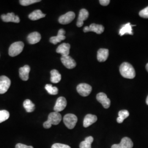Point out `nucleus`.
<instances>
[{"label": "nucleus", "instance_id": "nucleus-1", "mask_svg": "<svg viewBox=\"0 0 148 148\" xmlns=\"http://www.w3.org/2000/svg\"><path fill=\"white\" fill-rule=\"evenodd\" d=\"M120 72L122 77L132 79L136 76V71L132 65L127 62H124L122 64L120 67Z\"/></svg>", "mask_w": 148, "mask_h": 148}, {"label": "nucleus", "instance_id": "nucleus-2", "mask_svg": "<svg viewBox=\"0 0 148 148\" xmlns=\"http://www.w3.org/2000/svg\"><path fill=\"white\" fill-rule=\"evenodd\" d=\"M62 120V115L57 112H53L49 114L47 121L43 123V127L45 128H49L52 125H57Z\"/></svg>", "mask_w": 148, "mask_h": 148}, {"label": "nucleus", "instance_id": "nucleus-3", "mask_svg": "<svg viewBox=\"0 0 148 148\" xmlns=\"http://www.w3.org/2000/svg\"><path fill=\"white\" fill-rule=\"evenodd\" d=\"M24 44L23 42L18 41L11 45L9 48L8 53L11 57H16L19 55L23 50Z\"/></svg>", "mask_w": 148, "mask_h": 148}, {"label": "nucleus", "instance_id": "nucleus-4", "mask_svg": "<svg viewBox=\"0 0 148 148\" xmlns=\"http://www.w3.org/2000/svg\"><path fill=\"white\" fill-rule=\"evenodd\" d=\"M63 121L69 129H73L77 122V117L73 114H68L64 117Z\"/></svg>", "mask_w": 148, "mask_h": 148}, {"label": "nucleus", "instance_id": "nucleus-5", "mask_svg": "<svg viewBox=\"0 0 148 148\" xmlns=\"http://www.w3.org/2000/svg\"><path fill=\"white\" fill-rule=\"evenodd\" d=\"M11 80L5 76H0V94H4L8 90L11 86Z\"/></svg>", "mask_w": 148, "mask_h": 148}, {"label": "nucleus", "instance_id": "nucleus-6", "mask_svg": "<svg viewBox=\"0 0 148 148\" xmlns=\"http://www.w3.org/2000/svg\"><path fill=\"white\" fill-rule=\"evenodd\" d=\"M76 90L79 95L83 97H87L90 95L92 92V88L90 85L82 83L80 84L77 86Z\"/></svg>", "mask_w": 148, "mask_h": 148}, {"label": "nucleus", "instance_id": "nucleus-7", "mask_svg": "<svg viewBox=\"0 0 148 148\" xmlns=\"http://www.w3.org/2000/svg\"><path fill=\"white\" fill-rule=\"evenodd\" d=\"M75 18V14L73 12H68L65 14L60 16L58 19L59 23L61 24H68L73 21Z\"/></svg>", "mask_w": 148, "mask_h": 148}, {"label": "nucleus", "instance_id": "nucleus-8", "mask_svg": "<svg viewBox=\"0 0 148 148\" xmlns=\"http://www.w3.org/2000/svg\"><path fill=\"white\" fill-rule=\"evenodd\" d=\"M84 32H95L97 34H101L104 31V27L102 25L96 24L95 23L91 24L89 27H85L83 30Z\"/></svg>", "mask_w": 148, "mask_h": 148}, {"label": "nucleus", "instance_id": "nucleus-9", "mask_svg": "<svg viewBox=\"0 0 148 148\" xmlns=\"http://www.w3.org/2000/svg\"><path fill=\"white\" fill-rule=\"evenodd\" d=\"M96 98L97 101L102 104L105 109H108L110 107L111 101L105 93L102 92L99 93L97 95Z\"/></svg>", "mask_w": 148, "mask_h": 148}, {"label": "nucleus", "instance_id": "nucleus-10", "mask_svg": "<svg viewBox=\"0 0 148 148\" xmlns=\"http://www.w3.org/2000/svg\"><path fill=\"white\" fill-rule=\"evenodd\" d=\"M67 101L66 99L63 97H60L56 101L55 106H54V110L55 112H60L63 111L66 108Z\"/></svg>", "mask_w": 148, "mask_h": 148}, {"label": "nucleus", "instance_id": "nucleus-11", "mask_svg": "<svg viewBox=\"0 0 148 148\" xmlns=\"http://www.w3.org/2000/svg\"><path fill=\"white\" fill-rule=\"evenodd\" d=\"M60 59L64 65L68 69H73L76 66V63L75 60L69 56L62 57Z\"/></svg>", "mask_w": 148, "mask_h": 148}, {"label": "nucleus", "instance_id": "nucleus-12", "mask_svg": "<svg viewBox=\"0 0 148 148\" xmlns=\"http://www.w3.org/2000/svg\"><path fill=\"white\" fill-rule=\"evenodd\" d=\"M1 18L4 22H13L16 23L20 22L19 17L15 15L14 13H8L7 14H2Z\"/></svg>", "mask_w": 148, "mask_h": 148}, {"label": "nucleus", "instance_id": "nucleus-13", "mask_svg": "<svg viewBox=\"0 0 148 148\" xmlns=\"http://www.w3.org/2000/svg\"><path fill=\"white\" fill-rule=\"evenodd\" d=\"M65 34V31L63 29H60L58 32V34L56 36H53L50 38V42L53 43V45H56L58 43L62 41H63L65 39L66 37Z\"/></svg>", "mask_w": 148, "mask_h": 148}, {"label": "nucleus", "instance_id": "nucleus-14", "mask_svg": "<svg viewBox=\"0 0 148 148\" xmlns=\"http://www.w3.org/2000/svg\"><path fill=\"white\" fill-rule=\"evenodd\" d=\"M89 16V13L86 9H82L79 11V15L77 21V27H82L84 21H86Z\"/></svg>", "mask_w": 148, "mask_h": 148}, {"label": "nucleus", "instance_id": "nucleus-15", "mask_svg": "<svg viewBox=\"0 0 148 148\" xmlns=\"http://www.w3.org/2000/svg\"><path fill=\"white\" fill-rule=\"evenodd\" d=\"M70 45L69 43H63L59 45L57 48L56 52L57 53L62 54V57L68 56L70 53Z\"/></svg>", "mask_w": 148, "mask_h": 148}, {"label": "nucleus", "instance_id": "nucleus-16", "mask_svg": "<svg viewBox=\"0 0 148 148\" xmlns=\"http://www.w3.org/2000/svg\"><path fill=\"white\" fill-rule=\"evenodd\" d=\"M41 39V36L40 33L37 32H33L30 33L27 37V40L28 42L30 44L34 45L40 41Z\"/></svg>", "mask_w": 148, "mask_h": 148}, {"label": "nucleus", "instance_id": "nucleus-17", "mask_svg": "<svg viewBox=\"0 0 148 148\" xmlns=\"http://www.w3.org/2000/svg\"><path fill=\"white\" fill-rule=\"evenodd\" d=\"M30 71V68L28 65H25L21 67L19 70V77L22 80L26 81L29 79V75Z\"/></svg>", "mask_w": 148, "mask_h": 148}, {"label": "nucleus", "instance_id": "nucleus-18", "mask_svg": "<svg viewBox=\"0 0 148 148\" xmlns=\"http://www.w3.org/2000/svg\"><path fill=\"white\" fill-rule=\"evenodd\" d=\"M109 56V50L108 49L101 48L97 53V59L99 62H104L107 60Z\"/></svg>", "mask_w": 148, "mask_h": 148}, {"label": "nucleus", "instance_id": "nucleus-19", "mask_svg": "<svg viewBox=\"0 0 148 148\" xmlns=\"http://www.w3.org/2000/svg\"><path fill=\"white\" fill-rule=\"evenodd\" d=\"M97 121V117L95 115L87 114L84 120V126L88 127Z\"/></svg>", "mask_w": 148, "mask_h": 148}, {"label": "nucleus", "instance_id": "nucleus-20", "mask_svg": "<svg viewBox=\"0 0 148 148\" xmlns=\"http://www.w3.org/2000/svg\"><path fill=\"white\" fill-rule=\"evenodd\" d=\"M125 34L133 35L132 27L130 23H128L122 27L119 32V35L122 36Z\"/></svg>", "mask_w": 148, "mask_h": 148}, {"label": "nucleus", "instance_id": "nucleus-21", "mask_svg": "<svg viewBox=\"0 0 148 148\" xmlns=\"http://www.w3.org/2000/svg\"><path fill=\"white\" fill-rule=\"evenodd\" d=\"M46 14H43L42 11L39 10L33 11L29 15V18L32 21H37L40 19L45 18Z\"/></svg>", "mask_w": 148, "mask_h": 148}, {"label": "nucleus", "instance_id": "nucleus-22", "mask_svg": "<svg viewBox=\"0 0 148 148\" xmlns=\"http://www.w3.org/2000/svg\"><path fill=\"white\" fill-rule=\"evenodd\" d=\"M51 81L53 84L58 83L62 79L61 75L58 71L56 69H53L51 71Z\"/></svg>", "mask_w": 148, "mask_h": 148}, {"label": "nucleus", "instance_id": "nucleus-23", "mask_svg": "<svg viewBox=\"0 0 148 148\" xmlns=\"http://www.w3.org/2000/svg\"><path fill=\"white\" fill-rule=\"evenodd\" d=\"M120 144L121 148H132L133 147V143L130 138H123Z\"/></svg>", "mask_w": 148, "mask_h": 148}, {"label": "nucleus", "instance_id": "nucleus-24", "mask_svg": "<svg viewBox=\"0 0 148 148\" xmlns=\"http://www.w3.org/2000/svg\"><path fill=\"white\" fill-rule=\"evenodd\" d=\"M23 106L27 112H32L35 109V104L30 99H26L24 101Z\"/></svg>", "mask_w": 148, "mask_h": 148}, {"label": "nucleus", "instance_id": "nucleus-25", "mask_svg": "<svg viewBox=\"0 0 148 148\" xmlns=\"http://www.w3.org/2000/svg\"><path fill=\"white\" fill-rule=\"evenodd\" d=\"M93 138L90 136L85 138V140L79 144V148H91V144L93 142Z\"/></svg>", "mask_w": 148, "mask_h": 148}, {"label": "nucleus", "instance_id": "nucleus-26", "mask_svg": "<svg viewBox=\"0 0 148 148\" xmlns=\"http://www.w3.org/2000/svg\"><path fill=\"white\" fill-rule=\"evenodd\" d=\"M130 114L127 110H122L119 112V117L117 118V122L119 123H121L128 117L129 116Z\"/></svg>", "mask_w": 148, "mask_h": 148}, {"label": "nucleus", "instance_id": "nucleus-27", "mask_svg": "<svg viewBox=\"0 0 148 148\" xmlns=\"http://www.w3.org/2000/svg\"><path fill=\"white\" fill-rule=\"evenodd\" d=\"M45 89L48 93L51 95H56L58 93V89L56 87H53L50 84H47L45 86Z\"/></svg>", "mask_w": 148, "mask_h": 148}, {"label": "nucleus", "instance_id": "nucleus-28", "mask_svg": "<svg viewBox=\"0 0 148 148\" xmlns=\"http://www.w3.org/2000/svg\"><path fill=\"white\" fill-rule=\"evenodd\" d=\"M10 117L9 112L5 110H0V123L5 121Z\"/></svg>", "mask_w": 148, "mask_h": 148}, {"label": "nucleus", "instance_id": "nucleus-29", "mask_svg": "<svg viewBox=\"0 0 148 148\" xmlns=\"http://www.w3.org/2000/svg\"><path fill=\"white\" fill-rule=\"evenodd\" d=\"M40 1V0H21L19 1V2L21 5L23 6H27L37 2H39Z\"/></svg>", "mask_w": 148, "mask_h": 148}, {"label": "nucleus", "instance_id": "nucleus-30", "mask_svg": "<svg viewBox=\"0 0 148 148\" xmlns=\"http://www.w3.org/2000/svg\"><path fill=\"white\" fill-rule=\"evenodd\" d=\"M139 15L143 18H148V6L143 10L140 11Z\"/></svg>", "mask_w": 148, "mask_h": 148}, {"label": "nucleus", "instance_id": "nucleus-31", "mask_svg": "<svg viewBox=\"0 0 148 148\" xmlns=\"http://www.w3.org/2000/svg\"><path fill=\"white\" fill-rule=\"evenodd\" d=\"M51 148H71L70 147L66 145V144H60V143H55L52 146Z\"/></svg>", "mask_w": 148, "mask_h": 148}, {"label": "nucleus", "instance_id": "nucleus-32", "mask_svg": "<svg viewBox=\"0 0 148 148\" xmlns=\"http://www.w3.org/2000/svg\"><path fill=\"white\" fill-rule=\"evenodd\" d=\"M16 148H34L32 146H27L21 143H18L16 145Z\"/></svg>", "mask_w": 148, "mask_h": 148}, {"label": "nucleus", "instance_id": "nucleus-33", "mask_svg": "<svg viewBox=\"0 0 148 148\" xmlns=\"http://www.w3.org/2000/svg\"><path fill=\"white\" fill-rule=\"evenodd\" d=\"M99 2H100V4L101 5H103V6H106L110 3V0H100Z\"/></svg>", "mask_w": 148, "mask_h": 148}, {"label": "nucleus", "instance_id": "nucleus-34", "mask_svg": "<svg viewBox=\"0 0 148 148\" xmlns=\"http://www.w3.org/2000/svg\"><path fill=\"white\" fill-rule=\"evenodd\" d=\"M111 148H121V145L119 144H114L111 146Z\"/></svg>", "mask_w": 148, "mask_h": 148}, {"label": "nucleus", "instance_id": "nucleus-35", "mask_svg": "<svg viewBox=\"0 0 148 148\" xmlns=\"http://www.w3.org/2000/svg\"><path fill=\"white\" fill-rule=\"evenodd\" d=\"M146 103H147V105H148V95L147 98V99H146Z\"/></svg>", "mask_w": 148, "mask_h": 148}, {"label": "nucleus", "instance_id": "nucleus-36", "mask_svg": "<svg viewBox=\"0 0 148 148\" xmlns=\"http://www.w3.org/2000/svg\"><path fill=\"white\" fill-rule=\"evenodd\" d=\"M146 69H147V70L148 72V63L146 65Z\"/></svg>", "mask_w": 148, "mask_h": 148}]
</instances>
